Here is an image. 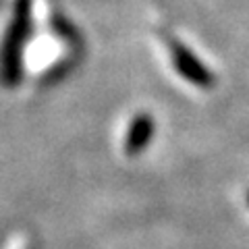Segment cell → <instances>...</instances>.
Segmentation results:
<instances>
[{
    "label": "cell",
    "instance_id": "6da1fadb",
    "mask_svg": "<svg viewBox=\"0 0 249 249\" xmlns=\"http://www.w3.org/2000/svg\"><path fill=\"white\" fill-rule=\"evenodd\" d=\"M27 21H29V0H19L17 11H15V23L4 44V75L9 81H13L19 75V50L27 31Z\"/></svg>",
    "mask_w": 249,
    "mask_h": 249
},
{
    "label": "cell",
    "instance_id": "3957f363",
    "mask_svg": "<svg viewBox=\"0 0 249 249\" xmlns=\"http://www.w3.org/2000/svg\"><path fill=\"white\" fill-rule=\"evenodd\" d=\"M152 139H154V119L145 112L137 114L131 121L127 137H124V152H127V156L142 154Z\"/></svg>",
    "mask_w": 249,
    "mask_h": 249
},
{
    "label": "cell",
    "instance_id": "277c9868",
    "mask_svg": "<svg viewBox=\"0 0 249 249\" xmlns=\"http://www.w3.org/2000/svg\"><path fill=\"white\" fill-rule=\"evenodd\" d=\"M247 201H249V193H247Z\"/></svg>",
    "mask_w": 249,
    "mask_h": 249
},
{
    "label": "cell",
    "instance_id": "7a4b0ae2",
    "mask_svg": "<svg viewBox=\"0 0 249 249\" xmlns=\"http://www.w3.org/2000/svg\"><path fill=\"white\" fill-rule=\"evenodd\" d=\"M173 62L178 75H183L187 81L196 88L210 89L214 85L212 73L206 69V65L201 62L191 50H187L181 44H173Z\"/></svg>",
    "mask_w": 249,
    "mask_h": 249
}]
</instances>
